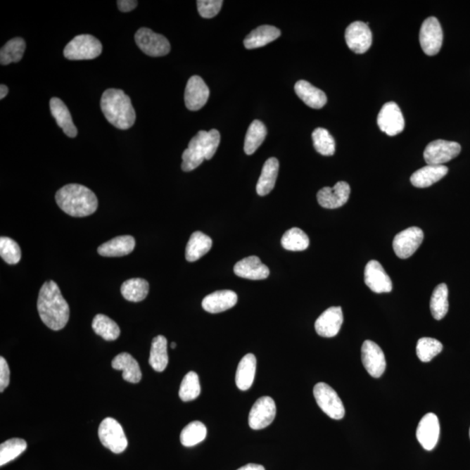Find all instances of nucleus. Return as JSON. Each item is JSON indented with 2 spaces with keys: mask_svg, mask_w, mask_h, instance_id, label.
Returning <instances> with one entry per match:
<instances>
[{
  "mask_svg": "<svg viewBox=\"0 0 470 470\" xmlns=\"http://www.w3.org/2000/svg\"><path fill=\"white\" fill-rule=\"evenodd\" d=\"M220 142V134L217 130L200 131L191 139L189 146L183 152L182 170L193 171L205 160H211L217 151Z\"/></svg>",
  "mask_w": 470,
  "mask_h": 470,
  "instance_id": "nucleus-4",
  "label": "nucleus"
},
{
  "mask_svg": "<svg viewBox=\"0 0 470 470\" xmlns=\"http://www.w3.org/2000/svg\"><path fill=\"white\" fill-rule=\"evenodd\" d=\"M101 53L100 40L89 34L76 36L64 49V56L69 61L94 60Z\"/></svg>",
  "mask_w": 470,
  "mask_h": 470,
  "instance_id": "nucleus-5",
  "label": "nucleus"
},
{
  "mask_svg": "<svg viewBox=\"0 0 470 470\" xmlns=\"http://www.w3.org/2000/svg\"><path fill=\"white\" fill-rule=\"evenodd\" d=\"M314 395L318 406L326 416L341 420L345 416V407L339 395L329 385L319 383L314 388Z\"/></svg>",
  "mask_w": 470,
  "mask_h": 470,
  "instance_id": "nucleus-7",
  "label": "nucleus"
},
{
  "mask_svg": "<svg viewBox=\"0 0 470 470\" xmlns=\"http://www.w3.org/2000/svg\"><path fill=\"white\" fill-rule=\"evenodd\" d=\"M267 134V127L262 121L253 120L246 134L244 151L248 155H252L258 149Z\"/></svg>",
  "mask_w": 470,
  "mask_h": 470,
  "instance_id": "nucleus-34",
  "label": "nucleus"
},
{
  "mask_svg": "<svg viewBox=\"0 0 470 470\" xmlns=\"http://www.w3.org/2000/svg\"><path fill=\"white\" fill-rule=\"evenodd\" d=\"M440 436L438 417L435 414H425L419 422L417 429L418 442L424 449L431 451L435 449Z\"/></svg>",
  "mask_w": 470,
  "mask_h": 470,
  "instance_id": "nucleus-19",
  "label": "nucleus"
},
{
  "mask_svg": "<svg viewBox=\"0 0 470 470\" xmlns=\"http://www.w3.org/2000/svg\"><path fill=\"white\" fill-rule=\"evenodd\" d=\"M112 367L123 371V379L131 383H138L142 378L141 368L137 361L128 352H121L113 360Z\"/></svg>",
  "mask_w": 470,
  "mask_h": 470,
  "instance_id": "nucleus-27",
  "label": "nucleus"
},
{
  "mask_svg": "<svg viewBox=\"0 0 470 470\" xmlns=\"http://www.w3.org/2000/svg\"><path fill=\"white\" fill-rule=\"evenodd\" d=\"M377 124L388 136L401 134L405 127V121L399 106L395 102L386 103L378 115Z\"/></svg>",
  "mask_w": 470,
  "mask_h": 470,
  "instance_id": "nucleus-12",
  "label": "nucleus"
},
{
  "mask_svg": "<svg viewBox=\"0 0 470 470\" xmlns=\"http://www.w3.org/2000/svg\"><path fill=\"white\" fill-rule=\"evenodd\" d=\"M149 292L148 282L141 278L130 279L121 286V293L125 299L132 303L142 302Z\"/></svg>",
  "mask_w": 470,
  "mask_h": 470,
  "instance_id": "nucleus-33",
  "label": "nucleus"
},
{
  "mask_svg": "<svg viewBox=\"0 0 470 470\" xmlns=\"http://www.w3.org/2000/svg\"><path fill=\"white\" fill-rule=\"evenodd\" d=\"M234 272L239 277L253 281L264 280L270 274L269 267L264 265L257 256H249L240 260L235 264Z\"/></svg>",
  "mask_w": 470,
  "mask_h": 470,
  "instance_id": "nucleus-21",
  "label": "nucleus"
},
{
  "mask_svg": "<svg viewBox=\"0 0 470 470\" xmlns=\"http://www.w3.org/2000/svg\"><path fill=\"white\" fill-rule=\"evenodd\" d=\"M449 289L445 284L436 286L431 299V311L437 321L446 317L449 311Z\"/></svg>",
  "mask_w": 470,
  "mask_h": 470,
  "instance_id": "nucleus-35",
  "label": "nucleus"
},
{
  "mask_svg": "<svg viewBox=\"0 0 470 470\" xmlns=\"http://www.w3.org/2000/svg\"><path fill=\"white\" fill-rule=\"evenodd\" d=\"M101 106L106 119L113 127L127 130L134 126L136 113L131 99L120 89H108L103 94Z\"/></svg>",
  "mask_w": 470,
  "mask_h": 470,
  "instance_id": "nucleus-3",
  "label": "nucleus"
},
{
  "mask_svg": "<svg viewBox=\"0 0 470 470\" xmlns=\"http://www.w3.org/2000/svg\"><path fill=\"white\" fill-rule=\"evenodd\" d=\"M238 296L231 290H220L205 297L202 300V307L211 314L222 313L236 305Z\"/></svg>",
  "mask_w": 470,
  "mask_h": 470,
  "instance_id": "nucleus-22",
  "label": "nucleus"
},
{
  "mask_svg": "<svg viewBox=\"0 0 470 470\" xmlns=\"http://www.w3.org/2000/svg\"><path fill=\"white\" fill-rule=\"evenodd\" d=\"M117 6L120 12L128 13L136 8V6H138V1H134V0H119V1H117Z\"/></svg>",
  "mask_w": 470,
  "mask_h": 470,
  "instance_id": "nucleus-47",
  "label": "nucleus"
},
{
  "mask_svg": "<svg viewBox=\"0 0 470 470\" xmlns=\"http://www.w3.org/2000/svg\"><path fill=\"white\" fill-rule=\"evenodd\" d=\"M171 348H172V350H174V348H176V343H172L171 344Z\"/></svg>",
  "mask_w": 470,
  "mask_h": 470,
  "instance_id": "nucleus-50",
  "label": "nucleus"
},
{
  "mask_svg": "<svg viewBox=\"0 0 470 470\" xmlns=\"http://www.w3.org/2000/svg\"><path fill=\"white\" fill-rule=\"evenodd\" d=\"M424 234L419 227H409L395 235L393 241V248L395 255L401 259L412 256L424 241Z\"/></svg>",
  "mask_w": 470,
  "mask_h": 470,
  "instance_id": "nucleus-11",
  "label": "nucleus"
},
{
  "mask_svg": "<svg viewBox=\"0 0 470 470\" xmlns=\"http://www.w3.org/2000/svg\"><path fill=\"white\" fill-rule=\"evenodd\" d=\"M362 361L367 372L374 378L383 376L386 369L384 352L376 343L365 341L362 347Z\"/></svg>",
  "mask_w": 470,
  "mask_h": 470,
  "instance_id": "nucleus-15",
  "label": "nucleus"
},
{
  "mask_svg": "<svg viewBox=\"0 0 470 470\" xmlns=\"http://www.w3.org/2000/svg\"><path fill=\"white\" fill-rule=\"evenodd\" d=\"M149 364L157 372H163L168 364L167 341L163 336L153 338L150 351Z\"/></svg>",
  "mask_w": 470,
  "mask_h": 470,
  "instance_id": "nucleus-32",
  "label": "nucleus"
},
{
  "mask_svg": "<svg viewBox=\"0 0 470 470\" xmlns=\"http://www.w3.org/2000/svg\"><path fill=\"white\" fill-rule=\"evenodd\" d=\"M135 239L131 235L118 236L105 242L98 248L99 255L104 257H121L129 255L135 248Z\"/></svg>",
  "mask_w": 470,
  "mask_h": 470,
  "instance_id": "nucleus-24",
  "label": "nucleus"
},
{
  "mask_svg": "<svg viewBox=\"0 0 470 470\" xmlns=\"http://www.w3.org/2000/svg\"><path fill=\"white\" fill-rule=\"evenodd\" d=\"M94 331L106 341H115L120 335V326L105 315H97L93 321Z\"/></svg>",
  "mask_w": 470,
  "mask_h": 470,
  "instance_id": "nucleus-36",
  "label": "nucleus"
},
{
  "mask_svg": "<svg viewBox=\"0 0 470 470\" xmlns=\"http://www.w3.org/2000/svg\"><path fill=\"white\" fill-rule=\"evenodd\" d=\"M420 44L422 51L428 56H434L442 49L443 42V28L438 20L429 17L421 25Z\"/></svg>",
  "mask_w": 470,
  "mask_h": 470,
  "instance_id": "nucleus-10",
  "label": "nucleus"
},
{
  "mask_svg": "<svg viewBox=\"0 0 470 470\" xmlns=\"http://www.w3.org/2000/svg\"><path fill=\"white\" fill-rule=\"evenodd\" d=\"M0 255L6 263L15 265L21 259L20 246L13 239L2 236L0 238Z\"/></svg>",
  "mask_w": 470,
  "mask_h": 470,
  "instance_id": "nucleus-44",
  "label": "nucleus"
},
{
  "mask_svg": "<svg viewBox=\"0 0 470 470\" xmlns=\"http://www.w3.org/2000/svg\"><path fill=\"white\" fill-rule=\"evenodd\" d=\"M277 416V405L269 396L257 400L248 417V424L252 429L265 428L274 421Z\"/></svg>",
  "mask_w": 470,
  "mask_h": 470,
  "instance_id": "nucleus-13",
  "label": "nucleus"
},
{
  "mask_svg": "<svg viewBox=\"0 0 470 470\" xmlns=\"http://www.w3.org/2000/svg\"><path fill=\"white\" fill-rule=\"evenodd\" d=\"M372 32L369 23L352 22L345 32V39L350 49L355 53H365L372 45Z\"/></svg>",
  "mask_w": 470,
  "mask_h": 470,
  "instance_id": "nucleus-14",
  "label": "nucleus"
},
{
  "mask_svg": "<svg viewBox=\"0 0 470 470\" xmlns=\"http://www.w3.org/2000/svg\"><path fill=\"white\" fill-rule=\"evenodd\" d=\"M212 246V239L207 234L194 232L187 242L186 260L189 262H196L210 250Z\"/></svg>",
  "mask_w": 470,
  "mask_h": 470,
  "instance_id": "nucleus-31",
  "label": "nucleus"
},
{
  "mask_svg": "<svg viewBox=\"0 0 470 470\" xmlns=\"http://www.w3.org/2000/svg\"><path fill=\"white\" fill-rule=\"evenodd\" d=\"M350 192V186L347 182H337L334 187L326 186L319 191L318 203L324 208H339L347 203Z\"/></svg>",
  "mask_w": 470,
  "mask_h": 470,
  "instance_id": "nucleus-16",
  "label": "nucleus"
},
{
  "mask_svg": "<svg viewBox=\"0 0 470 470\" xmlns=\"http://www.w3.org/2000/svg\"><path fill=\"white\" fill-rule=\"evenodd\" d=\"M343 323V314L341 307H329L323 312L315 322V331L322 337H335L339 333Z\"/></svg>",
  "mask_w": 470,
  "mask_h": 470,
  "instance_id": "nucleus-20",
  "label": "nucleus"
},
{
  "mask_svg": "<svg viewBox=\"0 0 470 470\" xmlns=\"http://www.w3.org/2000/svg\"><path fill=\"white\" fill-rule=\"evenodd\" d=\"M281 34L280 29L272 25H262L249 34L244 39L247 49H256L274 42Z\"/></svg>",
  "mask_w": 470,
  "mask_h": 470,
  "instance_id": "nucleus-28",
  "label": "nucleus"
},
{
  "mask_svg": "<svg viewBox=\"0 0 470 470\" xmlns=\"http://www.w3.org/2000/svg\"><path fill=\"white\" fill-rule=\"evenodd\" d=\"M38 311L44 324L58 331L68 324L70 308L60 288L54 281H46L39 293Z\"/></svg>",
  "mask_w": 470,
  "mask_h": 470,
  "instance_id": "nucleus-1",
  "label": "nucleus"
},
{
  "mask_svg": "<svg viewBox=\"0 0 470 470\" xmlns=\"http://www.w3.org/2000/svg\"><path fill=\"white\" fill-rule=\"evenodd\" d=\"M443 344L434 338L424 337L418 341L417 354L422 362H431L433 359L443 351Z\"/></svg>",
  "mask_w": 470,
  "mask_h": 470,
  "instance_id": "nucleus-43",
  "label": "nucleus"
},
{
  "mask_svg": "<svg viewBox=\"0 0 470 470\" xmlns=\"http://www.w3.org/2000/svg\"><path fill=\"white\" fill-rule=\"evenodd\" d=\"M135 42L143 53L151 57H163L171 50L166 37L156 34L148 28H141L136 32Z\"/></svg>",
  "mask_w": 470,
  "mask_h": 470,
  "instance_id": "nucleus-8",
  "label": "nucleus"
},
{
  "mask_svg": "<svg viewBox=\"0 0 470 470\" xmlns=\"http://www.w3.org/2000/svg\"><path fill=\"white\" fill-rule=\"evenodd\" d=\"M315 150L323 156H332L336 153V141L325 128H317L312 134Z\"/></svg>",
  "mask_w": 470,
  "mask_h": 470,
  "instance_id": "nucleus-40",
  "label": "nucleus"
},
{
  "mask_svg": "<svg viewBox=\"0 0 470 470\" xmlns=\"http://www.w3.org/2000/svg\"><path fill=\"white\" fill-rule=\"evenodd\" d=\"M10 383V369L6 359L0 357V392H4Z\"/></svg>",
  "mask_w": 470,
  "mask_h": 470,
  "instance_id": "nucleus-46",
  "label": "nucleus"
},
{
  "mask_svg": "<svg viewBox=\"0 0 470 470\" xmlns=\"http://www.w3.org/2000/svg\"><path fill=\"white\" fill-rule=\"evenodd\" d=\"M7 94H8V87L5 86V84H1L0 86V99L3 100L4 98L6 97Z\"/></svg>",
  "mask_w": 470,
  "mask_h": 470,
  "instance_id": "nucleus-49",
  "label": "nucleus"
},
{
  "mask_svg": "<svg viewBox=\"0 0 470 470\" xmlns=\"http://www.w3.org/2000/svg\"><path fill=\"white\" fill-rule=\"evenodd\" d=\"M99 437L106 449L115 454H120L126 450L128 442L119 421L112 417L106 418L99 428Z\"/></svg>",
  "mask_w": 470,
  "mask_h": 470,
  "instance_id": "nucleus-6",
  "label": "nucleus"
},
{
  "mask_svg": "<svg viewBox=\"0 0 470 470\" xmlns=\"http://www.w3.org/2000/svg\"><path fill=\"white\" fill-rule=\"evenodd\" d=\"M51 115L56 120L58 126L63 129L64 133L70 138H75L78 130L73 123L71 113L68 106L58 98H53L50 101Z\"/></svg>",
  "mask_w": 470,
  "mask_h": 470,
  "instance_id": "nucleus-26",
  "label": "nucleus"
},
{
  "mask_svg": "<svg viewBox=\"0 0 470 470\" xmlns=\"http://www.w3.org/2000/svg\"><path fill=\"white\" fill-rule=\"evenodd\" d=\"M210 91L200 76L191 77L185 90V105L190 111H198L207 104Z\"/></svg>",
  "mask_w": 470,
  "mask_h": 470,
  "instance_id": "nucleus-17",
  "label": "nucleus"
},
{
  "mask_svg": "<svg viewBox=\"0 0 470 470\" xmlns=\"http://www.w3.org/2000/svg\"><path fill=\"white\" fill-rule=\"evenodd\" d=\"M256 373V358L253 354H248L239 363L235 381L239 389L248 390L255 381Z\"/></svg>",
  "mask_w": 470,
  "mask_h": 470,
  "instance_id": "nucleus-29",
  "label": "nucleus"
},
{
  "mask_svg": "<svg viewBox=\"0 0 470 470\" xmlns=\"http://www.w3.org/2000/svg\"><path fill=\"white\" fill-rule=\"evenodd\" d=\"M237 470H265V469H264L263 466L262 465L249 464Z\"/></svg>",
  "mask_w": 470,
  "mask_h": 470,
  "instance_id": "nucleus-48",
  "label": "nucleus"
},
{
  "mask_svg": "<svg viewBox=\"0 0 470 470\" xmlns=\"http://www.w3.org/2000/svg\"><path fill=\"white\" fill-rule=\"evenodd\" d=\"M58 207L72 217H86L94 214L98 199L93 191L79 184L65 185L55 196Z\"/></svg>",
  "mask_w": 470,
  "mask_h": 470,
  "instance_id": "nucleus-2",
  "label": "nucleus"
},
{
  "mask_svg": "<svg viewBox=\"0 0 470 470\" xmlns=\"http://www.w3.org/2000/svg\"><path fill=\"white\" fill-rule=\"evenodd\" d=\"M364 281L367 286L376 293L392 291L390 277L377 260H370L364 270Z\"/></svg>",
  "mask_w": 470,
  "mask_h": 470,
  "instance_id": "nucleus-18",
  "label": "nucleus"
},
{
  "mask_svg": "<svg viewBox=\"0 0 470 470\" xmlns=\"http://www.w3.org/2000/svg\"><path fill=\"white\" fill-rule=\"evenodd\" d=\"M27 443L20 438L7 440L0 446V466L12 462L27 450Z\"/></svg>",
  "mask_w": 470,
  "mask_h": 470,
  "instance_id": "nucleus-41",
  "label": "nucleus"
},
{
  "mask_svg": "<svg viewBox=\"0 0 470 470\" xmlns=\"http://www.w3.org/2000/svg\"><path fill=\"white\" fill-rule=\"evenodd\" d=\"M469 435H470V431H469Z\"/></svg>",
  "mask_w": 470,
  "mask_h": 470,
  "instance_id": "nucleus-51",
  "label": "nucleus"
},
{
  "mask_svg": "<svg viewBox=\"0 0 470 470\" xmlns=\"http://www.w3.org/2000/svg\"><path fill=\"white\" fill-rule=\"evenodd\" d=\"M279 160L277 158H270L264 164L259 181L257 182L256 191L260 196H267L274 189L279 172Z\"/></svg>",
  "mask_w": 470,
  "mask_h": 470,
  "instance_id": "nucleus-30",
  "label": "nucleus"
},
{
  "mask_svg": "<svg viewBox=\"0 0 470 470\" xmlns=\"http://www.w3.org/2000/svg\"><path fill=\"white\" fill-rule=\"evenodd\" d=\"M449 168L444 165H428L414 172L410 177V182L414 186L418 189H425L435 184L446 176Z\"/></svg>",
  "mask_w": 470,
  "mask_h": 470,
  "instance_id": "nucleus-23",
  "label": "nucleus"
},
{
  "mask_svg": "<svg viewBox=\"0 0 470 470\" xmlns=\"http://www.w3.org/2000/svg\"><path fill=\"white\" fill-rule=\"evenodd\" d=\"M222 5V0H199L197 1L198 12L202 18H212L217 15Z\"/></svg>",
  "mask_w": 470,
  "mask_h": 470,
  "instance_id": "nucleus-45",
  "label": "nucleus"
},
{
  "mask_svg": "<svg viewBox=\"0 0 470 470\" xmlns=\"http://www.w3.org/2000/svg\"><path fill=\"white\" fill-rule=\"evenodd\" d=\"M461 146L457 142L437 139L426 146L424 156L428 165L445 164L455 159L461 153Z\"/></svg>",
  "mask_w": 470,
  "mask_h": 470,
  "instance_id": "nucleus-9",
  "label": "nucleus"
},
{
  "mask_svg": "<svg viewBox=\"0 0 470 470\" xmlns=\"http://www.w3.org/2000/svg\"><path fill=\"white\" fill-rule=\"evenodd\" d=\"M201 394L199 376L193 371L187 373L179 387V395L183 402H187L196 400Z\"/></svg>",
  "mask_w": 470,
  "mask_h": 470,
  "instance_id": "nucleus-42",
  "label": "nucleus"
},
{
  "mask_svg": "<svg viewBox=\"0 0 470 470\" xmlns=\"http://www.w3.org/2000/svg\"><path fill=\"white\" fill-rule=\"evenodd\" d=\"M208 431L201 421H193L182 431L181 443L185 447H193L203 442L207 437Z\"/></svg>",
  "mask_w": 470,
  "mask_h": 470,
  "instance_id": "nucleus-39",
  "label": "nucleus"
},
{
  "mask_svg": "<svg viewBox=\"0 0 470 470\" xmlns=\"http://www.w3.org/2000/svg\"><path fill=\"white\" fill-rule=\"evenodd\" d=\"M25 42L22 38L9 40L0 51V63L2 65L17 63L20 61L25 51Z\"/></svg>",
  "mask_w": 470,
  "mask_h": 470,
  "instance_id": "nucleus-37",
  "label": "nucleus"
},
{
  "mask_svg": "<svg viewBox=\"0 0 470 470\" xmlns=\"http://www.w3.org/2000/svg\"><path fill=\"white\" fill-rule=\"evenodd\" d=\"M281 245L286 250L304 251L310 246V238L298 227L286 231L281 238Z\"/></svg>",
  "mask_w": 470,
  "mask_h": 470,
  "instance_id": "nucleus-38",
  "label": "nucleus"
},
{
  "mask_svg": "<svg viewBox=\"0 0 470 470\" xmlns=\"http://www.w3.org/2000/svg\"><path fill=\"white\" fill-rule=\"evenodd\" d=\"M295 91L297 96L311 108L321 109L328 101L324 91L318 89L306 80H299L296 84Z\"/></svg>",
  "mask_w": 470,
  "mask_h": 470,
  "instance_id": "nucleus-25",
  "label": "nucleus"
}]
</instances>
